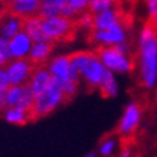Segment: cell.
<instances>
[{
	"instance_id": "15",
	"label": "cell",
	"mask_w": 157,
	"mask_h": 157,
	"mask_svg": "<svg viewBox=\"0 0 157 157\" xmlns=\"http://www.w3.org/2000/svg\"><path fill=\"white\" fill-rule=\"evenodd\" d=\"M49 72L59 79L69 78V55H61L53 59L48 67Z\"/></svg>"
},
{
	"instance_id": "23",
	"label": "cell",
	"mask_w": 157,
	"mask_h": 157,
	"mask_svg": "<svg viewBox=\"0 0 157 157\" xmlns=\"http://www.w3.org/2000/svg\"><path fill=\"white\" fill-rule=\"evenodd\" d=\"M0 52L3 53L7 59H12V53H10V45H9V39L0 36Z\"/></svg>"
},
{
	"instance_id": "25",
	"label": "cell",
	"mask_w": 157,
	"mask_h": 157,
	"mask_svg": "<svg viewBox=\"0 0 157 157\" xmlns=\"http://www.w3.org/2000/svg\"><path fill=\"white\" fill-rule=\"evenodd\" d=\"M7 62H9V59H7V58H6L5 55H3V53L0 52V67H5Z\"/></svg>"
},
{
	"instance_id": "4",
	"label": "cell",
	"mask_w": 157,
	"mask_h": 157,
	"mask_svg": "<svg viewBox=\"0 0 157 157\" xmlns=\"http://www.w3.org/2000/svg\"><path fill=\"white\" fill-rule=\"evenodd\" d=\"M140 59L144 86L153 88L157 81V35L140 43Z\"/></svg>"
},
{
	"instance_id": "12",
	"label": "cell",
	"mask_w": 157,
	"mask_h": 157,
	"mask_svg": "<svg viewBox=\"0 0 157 157\" xmlns=\"http://www.w3.org/2000/svg\"><path fill=\"white\" fill-rule=\"evenodd\" d=\"M10 45V53H12V59L13 58H23L28 56L30 52V48L33 45V40L30 39L25 30L19 32L17 35H14L13 38L9 40Z\"/></svg>"
},
{
	"instance_id": "27",
	"label": "cell",
	"mask_w": 157,
	"mask_h": 157,
	"mask_svg": "<svg viewBox=\"0 0 157 157\" xmlns=\"http://www.w3.org/2000/svg\"><path fill=\"white\" fill-rule=\"evenodd\" d=\"M2 2H3V0H2Z\"/></svg>"
},
{
	"instance_id": "26",
	"label": "cell",
	"mask_w": 157,
	"mask_h": 157,
	"mask_svg": "<svg viewBox=\"0 0 157 157\" xmlns=\"http://www.w3.org/2000/svg\"><path fill=\"white\" fill-rule=\"evenodd\" d=\"M35 2H40V0H35Z\"/></svg>"
},
{
	"instance_id": "13",
	"label": "cell",
	"mask_w": 157,
	"mask_h": 157,
	"mask_svg": "<svg viewBox=\"0 0 157 157\" xmlns=\"http://www.w3.org/2000/svg\"><path fill=\"white\" fill-rule=\"evenodd\" d=\"M23 30L30 36V39L33 42H43V40H49L48 36L45 35L42 28V19L39 16H29L25 17V23H23ZM52 42V40H51Z\"/></svg>"
},
{
	"instance_id": "10",
	"label": "cell",
	"mask_w": 157,
	"mask_h": 157,
	"mask_svg": "<svg viewBox=\"0 0 157 157\" xmlns=\"http://www.w3.org/2000/svg\"><path fill=\"white\" fill-rule=\"evenodd\" d=\"M39 6L40 2H35V0H3V7L12 10L22 17L35 16L38 13Z\"/></svg>"
},
{
	"instance_id": "2",
	"label": "cell",
	"mask_w": 157,
	"mask_h": 157,
	"mask_svg": "<svg viewBox=\"0 0 157 157\" xmlns=\"http://www.w3.org/2000/svg\"><path fill=\"white\" fill-rule=\"evenodd\" d=\"M65 104L63 102V92H62L61 79L52 75L51 84L40 95L35 97L33 104V118L35 121L42 117L49 115L52 111L56 109L58 105Z\"/></svg>"
},
{
	"instance_id": "24",
	"label": "cell",
	"mask_w": 157,
	"mask_h": 157,
	"mask_svg": "<svg viewBox=\"0 0 157 157\" xmlns=\"http://www.w3.org/2000/svg\"><path fill=\"white\" fill-rule=\"evenodd\" d=\"M5 97H6V91H0V113L5 111V108H6Z\"/></svg>"
},
{
	"instance_id": "14",
	"label": "cell",
	"mask_w": 157,
	"mask_h": 157,
	"mask_svg": "<svg viewBox=\"0 0 157 157\" xmlns=\"http://www.w3.org/2000/svg\"><path fill=\"white\" fill-rule=\"evenodd\" d=\"M3 115H5L6 121H9L10 124H16V125H25V124H28L29 121H35L33 114H32L30 111H28V109L20 108V107H9V108H5Z\"/></svg>"
},
{
	"instance_id": "1",
	"label": "cell",
	"mask_w": 157,
	"mask_h": 157,
	"mask_svg": "<svg viewBox=\"0 0 157 157\" xmlns=\"http://www.w3.org/2000/svg\"><path fill=\"white\" fill-rule=\"evenodd\" d=\"M95 53L102 65L114 72H130L134 68L130 48L124 42L117 45H100L95 49Z\"/></svg>"
},
{
	"instance_id": "7",
	"label": "cell",
	"mask_w": 157,
	"mask_h": 157,
	"mask_svg": "<svg viewBox=\"0 0 157 157\" xmlns=\"http://www.w3.org/2000/svg\"><path fill=\"white\" fill-rule=\"evenodd\" d=\"M88 38L91 43H97V45H117V43L125 42V32L123 25H115L113 28L104 29V30L91 29Z\"/></svg>"
},
{
	"instance_id": "9",
	"label": "cell",
	"mask_w": 157,
	"mask_h": 157,
	"mask_svg": "<svg viewBox=\"0 0 157 157\" xmlns=\"http://www.w3.org/2000/svg\"><path fill=\"white\" fill-rule=\"evenodd\" d=\"M51 79H52V74L49 72L48 68L43 65V67H39L33 71V74H32V76H30V79L28 82V85L30 88V91H32V94L35 97H38L49 86Z\"/></svg>"
},
{
	"instance_id": "22",
	"label": "cell",
	"mask_w": 157,
	"mask_h": 157,
	"mask_svg": "<svg viewBox=\"0 0 157 157\" xmlns=\"http://www.w3.org/2000/svg\"><path fill=\"white\" fill-rule=\"evenodd\" d=\"M88 2H90V0H68V3H69L72 9L76 12V14L79 13V12H82V10L86 9Z\"/></svg>"
},
{
	"instance_id": "11",
	"label": "cell",
	"mask_w": 157,
	"mask_h": 157,
	"mask_svg": "<svg viewBox=\"0 0 157 157\" xmlns=\"http://www.w3.org/2000/svg\"><path fill=\"white\" fill-rule=\"evenodd\" d=\"M56 43L51 42V40H43V42H33L30 52L28 56L30 58V61L33 62V65L36 68L43 67L46 61H48L49 55L52 53L53 48H55Z\"/></svg>"
},
{
	"instance_id": "3",
	"label": "cell",
	"mask_w": 157,
	"mask_h": 157,
	"mask_svg": "<svg viewBox=\"0 0 157 157\" xmlns=\"http://www.w3.org/2000/svg\"><path fill=\"white\" fill-rule=\"evenodd\" d=\"M42 28L49 40H52L53 43H65L74 40L78 26H76L75 17L55 16V17L42 19Z\"/></svg>"
},
{
	"instance_id": "8",
	"label": "cell",
	"mask_w": 157,
	"mask_h": 157,
	"mask_svg": "<svg viewBox=\"0 0 157 157\" xmlns=\"http://www.w3.org/2000/svg\"><path fill=\"white\" fill-rule=\"evenodd\" d=\"M23 23L25 17L3 7L0 12V36L10 40L14 35H17L19 32L23 30Z\"/></svg>"
},
{
	"instance_id": "21",
	"label": "cell",
	"mask_w": 157,
	"mask_h": 157,
	"mask_svg": "<svg viewBox=\"0 0 157 157\" xmlns=\"http://www.w3.org/2000/svg\"><path fill=\"white\" fill-rule=\"evenodd\" d=\"M10 86L9 75H7V69L5 67H0V91H7V88Z\"/></svg>"
},
{
	"instance_id": "6",
	"label": "cell",
	"mask_w": 157,
	"mask_h": 157,
	"mask_svg": "<svg viewBox=\"0 0 157 157\" xmlns=\"http://www.w3.org/2000/svg\"><path fill=\"white\" fill-rule=\"evenodd\" d=\"M141 111H143V108L137 101L127 105V108H125L123 117L115 128V133L121 138L133 137V134L136 133L138 124H140V120H141Z\"/></svg>"
},
{
	"instance_id": "18",
	"label": "cell",
	"mask_w": 157,
	"mask_h": 157,
	"mask_svg": "<svg viewBox=\"0 0 157 157\" xmlns=\"http://www.w3.org/2000/svg\"><path fill=\"white\" fill-rule=\"evenodd\" d=\"M114 2L115 0H90L88 6H86V10H90L94 14H97L100 12H104V10L109 9L111 6L114 5Z\"/></svg>"
},
{
	"instance_id": "16",
	"label": "cell",
	"mask_w": 157,
	"mask_h": 157,
	"mask_svg": "<svg viewBox=\"0 0 157 157\" xmlns=\"http://www.w3.org/2000/svg\"><path fill=\"white\" fill-rule=\"evenodd\" d=\"M98 90H100V94L102 95V98H111V97L117 95V82L114 79L113 71L108 69V68L104 69Z\"/></svg>"
},
{
	"instance_id": "17",
	"label": "cell",
	"mask_w": 157,
	"mask_h": 157,
	"mask_svg": "<svg viewBox=\"0 0 157 157\" xmlns=\"http://www.w3.org/2000/svg\"><path fill=\"white\" fill-rule=\"evenodd\" d=\"M23 88L25 85H10L6 91V97H5V101H6V108L9 107H16L19 104V100L22 97V92H23Z\"/></svg>"
},
{
	"instance_id": "20",
	"label": "cell",
	"mask_w": 157,
	"mask_h": 157,
	"mask_svg": "<svg viewBox=\"0 0 157 157\" xmlns=\"http://www.w3.org/2000/svg\"><path fill=\"white\" fill-rule=\"evenodd\" d=\"M114 147H115L114 138H105V140H102V143L100 146V153L102 156H109L111 153L114 151Z\"/></svg>"
},
{
	"instance_id": "19",
	"label": "cell",
	"mask_w": 157,
	"mask_h": 157,
	"mask_svg": "<svg viewBox=\"0 0 157 157\" xmlns=\"http://www.w3.org/2000/svg\"><path fill=\"white\" fill-rule=\"evenodd\" d=\"M148 9V22L157 28V0H146Z\"/></svg>"
},
{
	"instance_id": "5",
	"label": "cell",
	"mask_w": 157,
	"mask_h": 157,
	"mask_svg": "<svg viewBox=\"0 0 157 157\" xmlns=\"http://www.w3.org/2000/svg\"><path fill=\"white\" fill-rule=\"evenodd\" d=\"M6 69H7L10 85H25L29 82L36 67L29 56H23L10 59L9 63H6Z\"/></svg>"
}]
</instances>
